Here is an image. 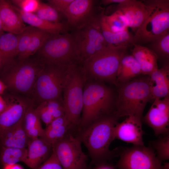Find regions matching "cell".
<instances>
[{
    "mask_svg": "<svg viewBox=\"0 0 169 169\" xmlns=\"http://www.w3.org/2000/svg\"><path fill=\"white\" fill-rule=\"evenodd\" d=\"M23 117L17 123L2 135L0 138L1 147H27L30 139L28 137L24 128Z\"/></svg>",
    "mask_w": 169,
    "mask_h": 169,
    "instance_id": "cell-22",
    "label": "cell"
},
{
    "mask_svg": "<svg viewBox=\"0 0 169 169\" xmlns=\"http://www.w3.org/2000/svg\"><path fill=\"white\" fill-rule=\"evenodd\" d=\"M27 149V155L23 162L33 169L45 162L53 150L52 146L40 137L30 139Z\"/></svg>",
    "mask_w": 169,
    "mask_h": 169,
    "instance_id": "cell-18",
    "label": "cell"
},
{
    "mask_svg": "<svg viewBox=\"0 0 169 169\" xmlns=\"http://www.w3.org/2000/svg\"><path fill=\"white\" fill-rule=\"evenodd\" d=\"M51 35L33 27L24 59L38 52Z\"/></svg>",
    "mask_w": 169,
    "mask_h": 169,
    "instance_id": "cell-31",
    "label": "cell"
},
{
    "mask_svg": "<svg viewBox=\"0 0 169 169\" xmlns=\"http://www.w3.org/2000/svg\"><path fill=\"white\" fill-rule=\"evenodd\" d=\"M35 13L44 20L53 22H60L59 13L49 4L41 2L38 9Z\"/></svg>",
    "mask_w": 169,
    "mask_h": 169,
    "instance_id": "cell-33",
    "label": "cell"
},
{
    "mask_svg": "<svg viewBox=\"0 0 169 169\" xmlns=\"http://www.w3.org/2000/svg\"><path fill=\"white\" fill-rule=\"evenodd\" d=\"M35 169H64L55 153L52 152L49 158Z\"/></svg>",
    "mask_w": 169,
    "mask_h": 169,
    "instance_id": "cell-39",
    "label": "cell"
},
{
    "mask_svg": "<svg viewBox=\"0 0 169 169\" xmlns=\"http://www.w3.org/2000/svg\"><path fill=\"white\" fill-rule=\"evenodd\" d=\"M125 0H102L100 1L101 4L105 6L111 4H119L124 2Z\"/></svg>",
    "mask_w": 169,
    "mask_h": 169,
    "instance_id": "cell-41",
    "label": "cell"
},
{
    "mask_svg": "<svg viewBox=\"0 0 169 169\" xmlns=\"http://www.w3.org/2000/svg\"><path fill=\"white\" fill-rule=\"evenodd\" d=\"M7 87L5 84L0 79V95L2 94Z\"/></svg>",
    "mask_w": 169,
    "mask_h": 169,
    "instance_id": "cell-44",
    "label": "cell"
},
{
    "mask_svg": "<svg viewBox=\"0 0 169 169\" xmlns=\"http://www.w3.org/2000/svg\"><path fill=\"white\" fill-rule=\"evenodd\" d=\"M35 110L40 120H41L47 126L54 119L44 102L39 104L37 107L35 108Z\"/></svg>",
    "mask_w": 169,
    "mask_h": 169,
    "instance_id": "cell-38",
    "label": "cell"
},
{
    "mask_svg": "<svg viewBox=\"0 0 169 169\" xmlns=\"http://www.w3.org/2000/svg\"><path fill=\"white\" fill-rule=\"evenodd\" d=\"M87 79L82 63L70 65L63 90L65 116L70 128L80 124L84 86Z\"/></svg>",
    "mask_w": 169,
    "mask_h": 169,
    "instance_id": "cell-5",
    "label": "cell"
},
{
    "mask_svg": "<svg viewBox=\"0 0 169 169\" xmlns=\"http://www.w3.org/2000/svg\"><path fill=\"white\" fill-rule=\"evenodd\" d=\"M64 169H86L87 157L83 151L81 141L67 134L53 146Z\"/></svg>",
    "mask_w": 169,
    "mask_h": 169,
    "instance_id": "cell-11",
    "label": "cell"
},
{
    "mask_svg": "<svg viewBox=\"0 0 169 169\" xmlns=\"http://www.w3.org/2000/svg\"><path fill=\"white\" fill-rule=\"evenodd\" d=\"M3 169H23L20 165L17 163L4 166Z\"/></svg>",
    "mask_w": 169,
    "mask_h": 169,
    "instance_id": "cell-42",
    "label": "cell"
},
{
    "mask_svg": "<svg viewBox=\"0 0 169 169\" xmlns=\"http://www.w3.org/2000/svg\"><path fill=\"white\" fill-rule=\"evenodd\" d=\"M116 10L124 16L130 28L135 33L141 26L148 13L147 6L144 0H125L117 4Z\"/></svg>",
    "mask_w": 169,
    "mask_h": 169,
    "instance_id": "cell-17",
    "label": "cell"
},
{
    "mask_svg": "<svg viewBox=\"0 0 169 169\" xmlns=\"http://www.w3.org/2000/svg\"><path fill=\"white\" fill-rule=\"evenodd\" d=\"M3 31L2 22L0 17V34L3 33Z\"/></svg>",
    "mask_w": 169,
    "mask_h": 169,
    "instance_id": "cell-48",
    "label": "cell"
},
{
    "mask_svg": "<svg viewBox=\"0 0 169 169\" xmlns=\"http://www.w3.org/2000/svg\"><path fill=\"white\" fill-rule=\"evenodd\" d=\"M161 162L152 148L133 146L122 151L117 166L119 169H162Z\"/></svg>",
    "mask_w": 169,
    "mask_h": 169,
    "instance_id": "cell-12",
    "label": "cell"
},
{
    "mask_svg": "<svg viewBox=\"0 0 169 169\" xmlns=\"http://www.w3.org/2000/svg\"><path fill=\"white\" fill-rule=\"evenodd\" d=\"M44 102L54 119L65 115L63 100H53Z\"/></svg>",
    "mask_w": 169,
    "mask_h": 169,
    "instance_id": "cell-37",
    "label": "cell"
},
{
    "mask_svg": "<svg viewBox=\"0 0 169 169\" xmlns=\"http://www.w3.org/2000/svg\"><path fill=\"white\" fill-rule=\"evenodd\" d=\"M115 115L119 119L134 116L142 119L147 103L152 100L148 75H140L126 82L117 83Z\"/></svg>",
    "mask_w": 169,
    "mask_h": 169,
    "instance_id": "cell-2",
    "label": "cell"
},
{
    "mask_svg": "<svg viewBox=\"0 0 169 169\" xmlns=\"http://www.w3.org/2000/svg\"><path fill=\"white\" fill-rule=\"evenodd\" d=\"M95 1L73 0L63 14L67 19L68 30L79 28L91 21L97 14L94 13Z\"/></svg>",
    "mask_w": 169,
    "mask_h": 169,
    "instance_id": "cell-15",
    "label": "cell"
},
{
    "mask_svg": "<svg viewBox=\"0 0 169 169\" xmlns=\"http://www.w3.org/2000/svg\"><path fill=\"white\" fill-rule=\"evenodd\" d=\"M127 49L109 44L85 60L82 64L87 79L115 85L120 63L127 54Z\"/></svg>",
    "mask_w": 169,
    "mask_h": 169,
    "instance_id": "cell-3",
    "label": "cell"
},
{
    "mask_svg": "<svg viewBox=\"0 0 169 169\" xmlns=\"http://www.w3.org/2000/svg\"><path fill=\"white\" fill-rule=\"evenodd\" d=\"M131 52L140 65L142 75L149 76L158 68L156 55L148 47L134 44Z\"/></svg>",
    "mask_w": 169,
    "mask_h": 169,
    "instance_id": "cell-23",
    "label": "cell"
},
{
    "mask_svg": "<svg viewBox=\"0 0 169 169\" xmlns=\"http://www.w3.org/2000/svg\"><path fill=\"white\" fill-rule=\"evenodd\" d=\"M70 128L68 125L53 127H46L44 129L43 136L40 138L53 147L68 134V130Z\"/></svg>",
    "mask_w": 169,
    "mask_h": 169,
    "instance_id": "cell-30",
    "label": "cell"
},
{
    "mask_svg": "<svg viewBox=\"0 0 169 169\" xmlns=\"http://www.w3.org/2000/svg\"><path fill=\"white\" fill-rule=\"evenodd\" d=\"M13 7L20 14L24 23L31 26L51 34L68 32L65 24L47 21L38 17L35 13L24 12L16 7Z\"/></svg>",
    "mask_w": 169,
    "mask_h": 169,
    "instance_id": "cell-21",
    "label": "cell"
},
{
    "mask_svg": "<svg viewBox=\"0 0 169 169\" xmlns=\"http://www.w3.org/2000/svg\"><path fill=\"white\" fill-rule=\"evenodd\" d=\"M23 125L26 132L36 128L41 127L40 119L34 107H29L26 111L23 117Z\"/></svg>",
    "mask_w": 169,
    "mask_h": 169,
    "instance_id": "cell-35",
    "label": "cell"
},
{
    "mask_svg": "<svg viewBox=\"0 0 169 169\" xmlns=\"http://www.w3.org/2000/svg\"><path fill=\"white\" fill-rule=\"evenodd\" d=\"M96 169H115L113 167L110 165H102Z\"/></svg>",
    "mask_w": 169,
    "mask_h": 169,
    "instance_id": "cell-45",
    "label": "cell"
},
{
    "mask_svg": "<svg viewBox=\"0 0 169 169\" xmlns=\"http://www.w3.org/2000/svg\"><path fill=\"white\" fill-rule=\"evenodd\" d=\"M116 91L105 83L87 79L80 124L87 126L105 116L115 114Z\"/></svg>",
    "mask_w": 169,
    "mask_h": 169,
    "instance_id": "cell-1",
    "label": "cell"
},
{
    "mask_svg": "<svg viewBox=\"0 0 169 169\" xmlns=\"http://www.w3.org/2000/svg\"><path fill=\"white\" fill-rule=\"evenodd\" d=\"M3 65L2 58L0 54V71Z\"/></svg>",
    "mask_w": 169,
    "mask_h": 169,
    "instance_id": "cell-47",
    "label": "cell"
},
{
    "mask_svg": "<svg viewBox=\"0 0 169 169\" xmlns=\"http://www.w3.org/2000/svg\"><path fill=\"white\" fill-rule=\"evenodd\" d=\"M148 15L134 35L135 44L150 43L169 32V0H144Z\"/></svg>",
    "mask_w": 169,
    "mask_h": 169,
    "instance_id": "cell-7",
    "label": "cell"
},
{
    "mask_svg": "<svg viewBox=\"0 0 169 169\" xmlns=\"http://www.w3.org/2000/svg\"><path fill=\"white\" fill-rule=\"evenodd\" d=\"M73 0H49L48 4L54 8L59 13L63 14Z\"/></svg>",
    "mask_w": 169,
    "mask_h": 169,
    "instance_id": "cell-40",
    "label": "cell"
},
{
    "mask_svg": "<svg viewBox=\"0 0 169 169\" xmlns=\"http://www.w3.org/2000/svg\"><path fill=\"white\" fill-rule=\"evenodd\" d=\"M119 119L115 114L104 116L88 125L83 133L81 141L94 161H103L110 156L109 147L114 140L113 129Z\"/></svg>",
    "mask_w": 169,
    "mask_h": 169,
    "instance_id": "cell-6",
    "label": "cell"
},
{
    "mask_svg": "<svg viewBox=\"0 0 169 169\" xmlns=\"http://www.w3.org/2000/svg\"><path fill=\"white\" fill-rule=\"evenodd\" d=\"M11 2L23 12L33 13L37 11L41 3L38 0H13Z\"/></svg>",
    "mask_w": 169,
    "mask_h": 169,
    "instance_id": "cell-36",
    "label": "cell"
},
{
    "mask_svg": "<svg viewBox=\"0 0 169 169\" xmlns=\"http://www.w3.org/2000/svg\"><path fill=\"white\" fill-rule=\"evenodd\" d=\"M6 106V103L5 100L0 95V114L4 110Z\"/></svg>",
    "mask_w": 169,
    "mask_h": 169,
    "instance_id": "cell-43",
    "label": "cell"
},
{
    "mask_svg": "<svg viewBox=\"0 0 169 169\" xmlns=\"http://www.w3.org/2000/svg\"><path fill=\"white\" fill-rule=\"evenodd\" d=\"M27 149L1 147L0 159L4 166L23 162L27 155Z\"/></svg>",
    "mask_w": 169,
    "mask_h": 169,
    "instance_id": "cell-29",
    "label": "cell"
},
{
    "mask_svg": "<svg viewBox=\"0 0 169 169\" xmlns=\"http://www.w3.org/2000/svg\"><path fill=\"white\" fill-rule=\"evenodd\" d=\"M151 143L153 147L156 151L157 157L161 161L169 160V133L161 136Z\"/></svg>",
    "mask_w": 169,
    "mask_h": 169,
    "instance_id": "cell-32",
    "label": "cell"
},
{
    "mask_svg": "<svg viewBox=\"0 0 169 169\" xmlns=\"http://www.w3.org/2000/svg\"><path fill=\"white\" fill-rule=\"evenodd\" d=\"M95 24L108 44L127 48L133 46L135 44L134 35L128 29L120 32H113Z\"/></svg>",
    "mask_w": 169,
    "mask_h": 169,
    "instance_id": "cell-27",
    "label": "cell"
},
{
    "mask_svg": "<svg viewBox=\"0 0 169 169\" xmlns=\"http://www.w3.org/2000/svg\"><path fill=\"white\" fill-rule=\"evenodd\" d=\"M0 17L3 30L7 33L19 34L26 27L20 14L8 1L0 0Z\"/></svg>",
    "mask_w": 169,
    "mask_h": 169,
    "instance_id": "cell-19",
    "label": "cell"
},
{
    "mask_svg": "<svg viewBox=\"0 0 169 169\" xmlns=\"http://www.w3.org/2000/svg\"><path fill=\"white\" fill-rule=\"evenodd\" d=\"M149 76L152 100L169 96V63L155 70Z\"/></svg>",
    "mask_w": 169,
    "mask_h": 169,
    "instance_id": "cell-20",
    "label": "cell"
},
{
    "mask_svg": "<svg viewBox=\"0 0 169 169\" xmlns=\"http://www.w3.org/2000/svg\"><path fill=\"white\" fill-rule=\"evenodd\" d=\"M38 52L44 63L69 65L80 62L72 36L68 32L51 34Z\"/></svg>",
    "mask_w": 169,
    "mask_h": 169,
    "instance_id": "cell-9",
    "label": "cell"
},
{
    "mask_svg": "<svg viewBox=\"0 0 169 169\" xmlns=\"http://www.w3.org/2000/svg\"><path fill=\"white\" fill-rule=\"evenodd\" d=\"M141 74V69L137 62L131 54H126L121 60L117 75L116 84L129 81Z\"/></svg>",
    "mask_w": 169,
    "mask_h": 169,
    "instance_id": "cell-24",
    "label": "cell"
},
{
    "mask_svg": "<svg viewBox=\"0 0 169 169\" xmlns=\"http://www.w3.org/2000/svg\"><path fill=\"white\" fill-rule=\"evenodd\" d=\"M96 24L113 32H118L128 29V23L124 16L116 10L112 14L107 15L103 9L97 17Z\"/></svg>",
    "mask_w": 169,
    "mask_h": 169,
    "instance_id": "cell-25",
    "label": "cell"
},
{
    "mask_svg": "<svg viewBox=\"0 0 169 169\" xmlns=\"http://www.w3.org/2000/svg\"><path fill=\"white\" fill-rule=\"evenodd\" d=\"M30 95L38 105L53 100H63V87L69 65L44 63Z\"/></svg>",
    "mask_w": 169,
    "mask_h": 169,
    "instance_id": "cell-8",
    "label": "cell"
},
{
    "mask_svg": "<svg viewBox=\"0 0 169 169\" xmlns=\"http://www.w3.org/2000/svg\"><path fill=\"white\" fill-rule=\"evenodd\" d=\"M70 33L74 40L77 55L81 63L109 44L105 41L93 19L71 31Z\"/></svg>",
    "mask_w": 169,
    "mask_h": 169,
    "instance_id": "cell-10",
    "label": "cell"
},
{
    "mask_svg": "<svg viewBox=\"0 0 169 169\" xmlns=\"http://www.w3.org/2000/svg\"><path fill=\"white\" fill-rule=\"evenodd\" d=\"M33 27H26L21 33L18 34V60H23L28 49Z\"/></svg>",
    "mask_w": 169,
    "mask_h": 169,
    "instance_id": "cell-34",
    "label": "cell"
},
{
    "mask_svg": "<svg viewBox=\"0 0 169 169\" xmlns=\"http://www.w3.org/2000/svg\"><path fill=\"white\" fill-rule=\"evenodd\" d=\"M18 34L3 33L0 34V54L3 65L13 60L18 54Z\"/></svg>",
    "mask_w": 169,
    "mask_h": 169,
    "instance_id": "cell-26",
    "label": "cell"
},
{
    "mask_svg": "<svg viewBox=\"0 0 169 169\" xmlns=\"http://www.w3.org/2000/svg\"><path fill=\"white\" fill-rule=\"evenodd\" d=\"M44 64L40 59L13 60L2 67L0 79L13 93L30 95Z\"/></svg>",
    "mask_w": 169,
    "mask_h": 169,
    "instance_id": "cell-4",
    "label": "cell"
},
{
    "mask_svg": "<svg viewBox=\"0 0 169 169\" xmlns=\"http://www.w3.org/2000/svg\"><path fill=\"white\" fill-rule=\"evenodd\" d=\"M142 121L141 118L129 116L122 122H118L113 129L114 139H118L133 146L144 145Z\"/></svg>",
    "mask_w": 169,
    "mask_h": 169,
    "instance_id": "cell-16",
    "label": "cell"
},
{
    "mask_svg": "<svg viewBox=\"0 0 169 169\" xmlns=\"http://www.w3.org/2000/svg\"><path fill=\"white\" fill-rule=\"evenodd\" d=\"M151 50L164 64L169 63V32L158 37L148 44Z\"/></svg>",
    "mask_w": 169,
    "mask_h": 169,
    "instance_id": "cell-28",
    "label": "cell"
},
{
    "mask_svg": "<svg viewBox=\"0 0 169 169\" xmlns=\"http://www.w3.org/2000/svg\"><path fill=\"white\" fill-rule=\"evenodd\" d=\"M143 120L153 130L155 136L169 133V96L154 100Z\"/></svg>",
    "mask_w": 169,
    "mask_h": 169,
    "instance_id": "cell-14",
    "label": "cell"
},
{
    "mask_svg": "<svg viewBox=\"0 0 169 169\" xmlns=\"http://www.w3.org/2000/svg\"><path fill=\"white\" fill-rule=\"evenodd\" d=\"M162 169H169V163L168 162H166L162 165Z\"/></svg>",
    "mask_w": 169,
    "mask_h": 169,
    "instance_id": "cell-46",
    "label": "cell"
},
{
    "mask_svg": "<svg viewBox=\"0 0 169 169\" xmlns=\"http://www.w3.org/2000/svg\"><path fill=\"white\" fill-rule=\"evenodd\" d=\"M5 100L6 107L0 114V138L23 117L29 107L34 105L31 99L15 95H10Z\"/></svg>",
    "mask_w": 169,
    "mask_h": 169,
    "instance_id": "cell-13",
    "label": "cell"
}]
</instances>
